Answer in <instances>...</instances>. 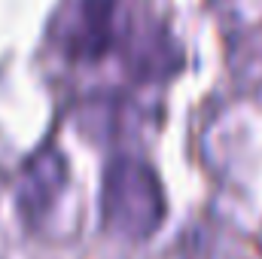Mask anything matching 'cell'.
I'll use <instances>...</instances> for the list:
<instances>
[{
    "instance_id": "2",
    "label": "cell",
    "mask_w": 262,
    "mask_h": 259,
    "mask_svg": "<svg viewBox=\"0 0 262 259\" xmlns=\"http://www.w3.org/2000/svg\"><path fill=\"white\" fill-rule=\"evenodd\" d=\"M101 217L104 226L125 241L152 238L165 223V192L159 174L134 156L110 159L101 183Z\"/></svg>"
},
{
    "instance_id": "3",
    "label": "cell",
    "mask_w": 262,
    "mask_h": 259,
    "mask_svg": "<svg viewBox=\"0 0 262 259\" xmlns=\"http://www.w3.org/2000/svg\"><path fill=\"white\" fill-rule=\"evenodd\" d=\"M67 186V162L55 146H43L37 156L28 159L21 168V180L15 189L18 213L25 217L28 226H37L61 198Z\"/></svg>"
},
{
    "instance_id": "1",
    "label": "cell",
    "mask_w": 262,
    "mask_h": 259,
    "mask_svg": "<svg viewBox=\"0 0 262 259\" xmlns=\"http://www.w3.org/2000/svg\"><path fill=\"white\" fill-rule=\"evenodd\" d=\"M55 46L82 64L122 52L131 76L146 82L168 79L180 67V49L171 34L122 0H70L55 25Z\"/></svg>"
}]
</instances>
